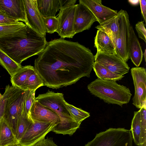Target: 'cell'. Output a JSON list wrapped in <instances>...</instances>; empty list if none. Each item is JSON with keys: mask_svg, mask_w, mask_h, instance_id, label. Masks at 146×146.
Instances as JSON below:
<instances>
[{"mask_svg": "<svg viewBox=\"0 0 146 146\" xmlns=\"http://www.w3.org/2000/svg\"><path fill=\"white\" fill-rule=\"evenodd\" d=\"M130 130L135 144L138 146H141V128L139 111L134 112Z\"/></svg>", "mask_w": 146, "mask_h": 146, "instance_id": "26", "label": "cell"}, {"mask_svg": "<svg viewBox=\"0 0 146 146\" xmlns=\"http://www.w3.org/2000/svg\"><path fill=\"white\" fill-rule=\"evenodd\" d=\"M141 13L145 23H146V1L139 0Z\"/></svg>", "mask_w": 146, "mask_h": 146, "instance_id": "36", "label": "cell"}, {"mask_svg": "<svg viewBox=\"0 0 146 146\" xmlns=\"http://www.w3.org/2000/svg\"><path fill=\"white\" fill-rule=\"evenodd\" d=\"M4 108V101L2 95V96L0 99V120L1 118L3 116Z\"/></svg>", "mask_w": 146, "mask_h": 146, "instance_id": "38", "label": "cell"}, {"mask_svg": "<svg viewBox=\"0 0 146 146\" xmlns=\"http://www.w3.org/2000/svg\"><path fill=\"white\" fill-rule=\"evenodd\" d=\"M35 100L58 115L60 122L54 127L52 131L56 134L71 136L79 128L81 124L76 122L71 116L65 106V100L62 93L48 90L45 93L39 94Z\"/></svg>", "mask_w": 146, "mask_h": 146, "instance_id": "3", "label": "cell"}, {"mask_svg": "<svg viewBox=\"0 0 146 146\" xmlns=\"http://www.w3.org/2000/svg\"><path fill=\"white\" fill-rule=\"evenodd\" d=\"M36 90L25 91L23 101L24 112L27 115L31 108L35 100Z\"/></svg>", "mask_w": 146, "mask_h": 146, "instance_id": "31", "label": "cell"}, {"mask_svg": "<svg viewBox=\"0 0 146 146\" xmlns=\"http://www.w3.org/2000/svg\"><path fill=\"white\" fill-rule=\"evenodd\" d=\"M76 1V0H61L62 7L74 5Z\"/></svg>", "mask_w": 146, "mask_h": 146, "instance_id": "37", "label": "cell"}, {"mask_svg": "<svg viewBox=\"0 0 146 146\" xmlns=\"http://www.w3.org/2000/svg\"><path fill=\"white\" fill-rule=\"evenodd\" d=\"M56 126L45 122L35 120L19 141L21 146H31L45 138Z\"/></svg>", "mask_w": 146, "mask_h": 146, "instance_id": "8", "label": "cell"}, {"mask_svg": "<svg viewBox=\"0 0 146 146\" xmlns=\"http://www.w3.org/2000/svg\"><path fill=\"white\" fill-rule=\"evenodd\" d=\"M7 146H21L19 143H15L8 145Z\"/></svg>", "mask_w": 146, "mask_h": 146, "instance_id": "40", "label": "cell"}, {"mask_svg": "<svg viewBox=\"0 0 146 146\" xmlns=\"http://www.w3.org/2000/svg\"><path fill=\"white\" fill-rule=\"evenodd\" d=\"M28 27L23 22L11 25H0V38L20 37L27 36Z\"/></svg>", "mask_w": 146, "mask_h": 146, "instance_id": "17", "label": "cell"}, {"mask_svg": "<svg viewBox=\"0 0 146 146\" xmlns=\"http://www.w3.org/2000/svg\"><path fill=\"white\" fill-rule=\"evenodd\" d=\"M64 105L71 116L78 123L81 124L84 120L90 116L89 113L76 108L66 101Z\"/></svg>", "mask_w": 146, "mask_h": 146, "instance_id": "29", "label": "cell"}, {"mask_svg": "<svg viewBox=\"0 0 146 146\" xmlns=\"http://www.w3.org/2000/svg\"><path fill=\"white\" fill-rule=\"evenodd\" d=\"M2 96V95L0 93V99Z\"/></svg>", "mask_w": 146, "mask_h": 146, "instance_id": "43", "label": "cell"}, {"mask_svg": "<svg viewBox=\"0 0 146 146\" xmlns=\"http://www.w3.org/2000/svg\"><path fill=\"white\" fill-rule=\"evenodd\" d=\"M43 86L42 80L35 70L29 76L20 88L24 91L36 90L37 89Z\"/></svg>", "mask_w": 146, "mask_h": 146, "instance_id": "28", "label": "cell"}, {"mask_svg": "<svg viewBox=\"0 0 146 146\" xmlns=\"http://www.w3.org/2000/svg\"><path fill=\"white\" fill-rule=\"evenodd\" d=\"M77 4L62 7L58 16V25L56 31L60 38H72L75 35L73 29Z\"/></svg>", "mask_w": 146, "mask_h": 146, "instance_id": "10", "label": "cell"}, {"mask_svg": "<svg viewBox=\"0 0 146 146\" xmlns=\"http://www.w3.org/2000/svg\"><path fill=\"white\" fill-rule=\"evenodd\" d=\"M139 111L140 114L141 128V146L146 142V106L141 107Z\"/></svg>", "mask_w": 146, "mask_h": 146, "instance_id": "32", "label": "cell"}, {"mask_svg": "<svg viewBox=\"0 0 146 146\" xmlns=\"http://www.w3.org/2000/svg\"><path fill=\"white\" fill-rule=\"evenodd\" d=\"M87 88L91 94L105 103L121 106L129 103L132 96L128 88L114 81L97 78L89 84Z\"/></svg>", "mask_w": 146, "mask_h": 146, "instance_id": "4", "label": "cell"}, {"mask_svg": "<svg viewBox=\"0 0 146 146\" xmlns=\"http://www.w3.org/2000/svg\"><path fill=\"white\" fill-rule=\"evenodd\" d=\"M33 123L25 113L24 110L19 119L15 135L19 142Z\"/></svg>", "mask_w": 146, "mask_h": 146, "instance_id": "27", "label": "cell"}, {"mask_svg": "<svg viewBox=\"0 0 146 146\" xmlns=\"http://www.w3.org/2000/svg\"><path fill=\"white\" fill-rule=\"evenodd\" d=\"M44 24L46 33L52 34L56 32L58 29V21L55 17H43Z\"/></svg>", "mask_w": 146, "mask_h": 146, "instance_id": "30", "label": "cell"}, {"mask_svg": "<svg viewBox=\"0 0 146 146\" xmlns=\"http://www.w3.org/2000/svg\"><path fill=\"white\" fill-rule=\"evenodd\" d=\"M131 130L124 128H110L96 134L84 146H133Z\"/></svg>", "mask_w": 146, "mask_h": 146, "instance_id": "6", "label": "cell"}, {"mask_svg": "<svg viewBox=\"0 0 146 146\" xmlns=\"http://www.w3.org/2000/svg\"><path fill=\"white\" fill-rule=\"evenodd\" d=\"M120 14L119 11L115 16L95 27L98 30L107 34L111 39L113 44L119 34Z\"/></svg>", "mask_w": 146, "mask_h": 146, "instance_id": "20", "label": "cell"}, {"mask_svg": "<svg viewBox=\"0 0 146 146\" xmlns=\"http://www.w3.org/2000/svg\"><path fill=\"white\" fill-rule=\"evenodd\" d=\"M27 116L33 122V121L37 120L53 123L56 125L60 122L59 117L56 112L35 100Z\"/></svg>", "mask_w": 146, "mask_h": 146, "instance_id": "14", "label": "cell"}, {"mask_svg": "<svg viewBox=\"0 0 146 146\" xmlns=\"http://www.w3.org/2000/svg\"><path fill=\"white\" fill-rule=\"evenodd\" d=\"M129 54L132 62L136 67H139L142 60L143 51L139 41L131 25L130 29Z\"/></svg>", "mask_w": 146, "mask_h": 146, "instance_id": "18", "label": "cell"}, {"mask_svg": "<svg viewBox=\"0 0 146 146\" xmlns=\"http://www.w3.org/2000/svg\"></svg>", "mask_w": 146, "mask_h": 146, "instance_id": "44", "label": "cell"}, {"mask_svg": "<svg viewBox=\"0 0 146 146\" xmlns=\"http://www.w3.org/2000/svg\"><path fill=\"white\" fill-rule=\"evenodd\" d=\"M135 88L132 104L140 109L146 106V72L145 68L136 67L131 69Z\"/></svg>", "mask_w": 146, "mask_h": 146, "instance_id": "9", "label": "cell"}, {"mask_svg": "<svg viewBox=\"0 0 146 146\" xmlns=\"http://www.w3.org/2000/svg\"><path fill=\"white\" fill-rule=\"evenodd\" d=\"M146 49H145V50L143 54V55L144 56L145 60V62L146 61Z\"/></svg>", "mask_w": 146, "mask_h": 146, "instance_id": "41", "label": "cell"}, {"mask_svg": "<svg viewBox=\"0 0 146 146\" xmlns=\"http://www.w3.org/2000/svg\"><path fill=\"white\" fill-rule=\"evenodd\" d=\"M29 27L39 35L46 36L43 17L37 7L36 0H23Z\"/></svg>", "mask_w": 146, "mask_h": 146, "instance_id": "12", "label": "cell"}, {"mask_svg": "<svg viewBox=\"0 0 146 146\" xmlns=\"http://www.w3.org/2000/svg\"><path fill=\"white\" fill-rule=\"evenodd\" d=\"M19 22L9 17L0 11V25L12 24Z\"/></svg>", "mask_w": 146, "mask_h": 146, "instance_id": "34", "label": "cell"}, {"mask_svg": "<svg viewBox=\"0 0 146 146\" xmlns=\"http://www.w3.org/2000/svg\"><path fill=\"white\" fill-rule=\"evenodd\" d=\"M120 11L119 34L114 44L116 55L126 62L130 58L129 45L131 25L127 12L122 9Z\"/></svg>", "mask_w": 146, "mask_h": 146, "instance_id": "7", "label": "cell"}, {"mask_svg": "<svg viewBox=\"0 0 146 146\" xmlns=\"http://www.w3.org/2000/svg\"><path fill=\"white\" fill-rule=\"evenodd\" d=\"M94 58L95 62L117 75L124 76L129 72L128 64L116 55L97 52Z\"/></svg>", "mask_w": 146, "mask_h": 146, "instance_id": "11", "label": "cell"}, {"mask_svg": "<svg viewBox=\"0 0 146 146\" xmlns=\"http://www.w3.org/2000/svg\"><path fill=\"white\" fill-rule=\"evenodd\" d=\"M141 146H146V142H145L143 144H142Z\"/></svg>", "mask_w": 146, "mask_h": 146, "instance_id": "42", "label": "cell"}, {"mask_svg": "<svg viewBox=\"0 0 146 146\" xmlns=\"http://www.w3.org/2000/svg\"><path fill=\"white\" fill-rule=\"evenodd\" d=\"M129 2L133 5H137L139 3V0H128Z\"/></svg>", "mask_w": 146, "mask_h": 146, "instance_id": "39", "label": "cell"}, {"mask_svg": "<svg viewBox=\"0 0 146 146\" xmlns=\"http://www.w3.org/2000/svg\"><path fill=\"white\" fill-rule=\"evenodd\" d=\"M74 23L75 34L89 30L97 19L90 11L83 5L77 4Z\"/></svg>", "mask_w": 146, "mask_h": 146, "instance_id": "15", "label": "cell"}, {"mask_svg": "<svg viewBox=\"0 0 146 146\" xmlns=\"http://www.w3.org/2000/svg\"><path fill=\"white\" fill-rule=\"evenodd\" d=\"M38 9L43 17H55L62 7L61 0H36Z\"/></svg>", "mask_w": 146, "mask_h": 146, "instance_id": "21", "label": "cell"}, {"mask_svg": "<svg viewBox=\"0 0 146 146\" xmlns=\"http://www.w3.org/2000/svg\"><path fill=\"white\" fill-rule=\"evenodd\" d=\"M93 69L98 78L102 80L116 81L121 80L125 76L113 73L103 66L96 62L94 64Z\"/></svg>", "mask_w": 146, "mask_h": 146, "instance_id": "24", "label": "cell"}, {"mask_svg": "<svg viewBox=\"0 0 146 146\" xmlns=\"http://www.w3.org/2000/svg\"><path fill=\"white\" fill-rule=\"evenodd\" d=\"M46 37L40 35L28 27L25 37H13L0 38V49L16 63L38 55L47 43Z\"/></svg>", "mask_w": 146, "mask_h": 146, "instance_id": "2", "label": "cell"}, {"mask_svg": "<svg viewBox=\"0 0 146 146\" xmlns=\"http://www.w3.org/2000/svg\"><path fill=\"white\" fill-rule=\"evenodd\" d=\"M94 47L97 52L116 55L114 44L110 38L104 32L98 30L95 37Z\"/></svg>", "mask_w": 146, "mask_h": 146, "instance_id": "19", "label": "cell"}, {"mask_svg": "<svg viewBox=\"0 0 146 146\" xmlns=\"http://www.w3.org/2000/svg\"><path fill=\"white\" fill-rule=\"evenodd\" d=\"M31 146H58L52 137L44 138Z\"/></svg>", "mask_w": 146, "mask_h": 146, "instance_id": "35", "label": "cell"}, {"mask_svg": "<svg viewBox=\"0 0 146 146\" xmlns=\"http://www.w3.org/2000/svg\"><path fill=\"white\" fill-rule=\"evenodd\" d=\"M0 64L6 69L11 77L22 66L18 64L0 49Z\"/></svg>", "mask_w": 146, "mask_h": 146, "instance_id": "25", "label": "cell"}, {"mask_svg": "<svg viewBox=\"0 0 146 146\" xmlns=\"http://www.w3.org/2000/svg\"><path fill=\"white\" fill-rule=\"evenodd\" d=\"M19 143L12 130L3 117L0 120V145L1 146Z\"/></svg>", "mask_w": 146, "mask_h": 146, "instance_id": "22", "label": "cell"}, {"mask_svg": "<svg viewBox=\"0 0 146 146\" xmlns=\"http://www.w3.org/2000/svg\"><path fill=\"white\" fill-rule=\"evenodd\" d=\"M35 70L34 67L31 65L22 66L11 77V82L12 86L20 88L29 76Z\"/></svg>", "mask_w": 146, "mask_h": 146, "instance_id": "23", "label": "cell"}, {"mask_svg": "<svg viewBox=\"0 0 146 146\" xmlns=\"http://www.w3.org/2000/svg\"><path fill=\"white\" fill-rule=\"evenodd\" d=\"M143 21L138 22L135 25V28L139 38L146 43V31L145 25Z\"/></svg>", "mask_w": 146, "mask_h": 146, "instance_id": "33", "label": "cell"}, {"mask_svg": "<svg viewBox=\"0 0 146 146\" xmlns=\"http://www.w3.org/2000/svg\"><path fill=\"white\" fill-rule=\"evenodd\" d=\"M79 3L86 7L96 18L99 24L115 16L117 11L111 9L102 4L101 0H79Z\"/></svg>", "mask_w": 146, "mask_h": 146, "instance_id": "16", "label": "cell"}, {"mask_svg": "<svg viewBox=\"0 0 146 146\" xmlns=\"http://www.w3.org/2000/svg\"><path fill=\"white\" fill-rule=\"evenodd\" d=\"M94 56L78 42L60 38L48 42L34 62V68L44 86L57 89L90 77Z\"/></svg>", "mask_w": 146, "mask_h": 146, "instance_id": "1", "label": "cell"}, {"mask_svg": "<svg viewBox=\"0 0 146 146\" xmlns=\"http://www.w3.org/2000/svg\"><path fill=\"white\" fill-rule=\"evenodd\" d=\"M5 89L2 95L4 104L3 117L15 135L19 119L24 110L25 91L9 85Z\"/></svg>", "mask_w": 146, "mask_h": 146, "instance_id": "5", "label": "cell"}, {"mask_svg": "<svg viewBox=\"0 0 146 146\" xmlns=\"http://www.w3.org/2000/svg\"><path fill=\"white\" fill-rule=\"evenodd\" d=\"M0 11L29 27L23 0H0Z\"/></svg>", "mask_w": 146, "mask_h": 146, "instance_id": "13", "label": "cell"}]
</instances>
